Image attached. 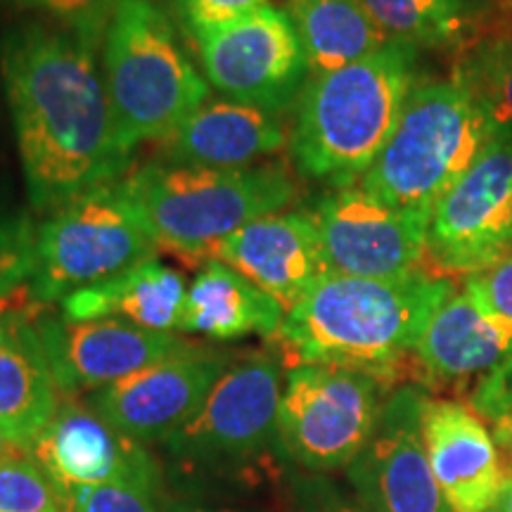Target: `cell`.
Segmentation results:
<instances>
[{
	"label": "cell",
	"instance_id": "2e32d148",
	"mask_svg": "<svg viewBox=\"0 0 512 512\" xmlns=\"http://www.w3.org/2000/svg\"><path fill=\"white\" fill-rule=\"evenodd\" d=\"M207 261H221L273 297L285 313L330 273L311 209H283L261 216L219 245Z\"/></svg>",
	"mask_w": 512,
	"mask_h": 512
},
{
	"label": "cell",
	"instance_id": "52a82bcc",
	"mask_svg": "<svg viewBox=\"0 0 512 512\" xmlns=\"http://www.w3.org/2000/svg\"><path fill=\"white\" fill-rule=\"evenodd\" d=\"M159 245L126 176L74 197L36 228V268L29 294L60 304L83 287L157 259Z\"/></svg>",
	"mask_w": 512,
	"mask_h": 512
},
{
	"label": "cell",
	"instance_id": "3957f363",
	"mask_svg": "<svg viewBox=\"0 0 512 512\" xmlns=\"http://www.w3.org/2000/svg\"><path fill=\"white\" fill-rule=\"evenodd\" d=\"M418 53L392 38L363 60L309 76L290 131L299 174L335 188L368 174L415 88Z\"/></svg>",
	"mask_w": 512,
	"mask_h": 512
},
{
	"label": "cell",
	"instance_id": "8992f818",
	"mask_svg": "<svg viewBox=\"0 0 512 512\" xmlns=\"http://www.w3.org/2000/svg\"><path fill=\"white\" fill-rule=\"evenodd\" d=\"M496 136L453 76L415 83L392 138L358 183L396 207L432 211Z\"/></svg>",
	"mask_w": 512,
	"mask_h": 512
},
{
	"label": "cell",
	"instance_id": "5b68a950",
	"mask_svg": "<svg viewBox=\"0 0 512 512\" xmlns=\"http://www.w3.org/2000/svg\"><path fill=\"white\" fill-rule=\"evenodd\" d=\"M126 183L159 249L204 259L235 230L297 197L290 171L275 164L216 169L159 159L138 166Z\"/></svg>",
	"mask_w": 512,
	"mask_h": 512
},
{
	"label": "cell",
	"instance_id": "6da1fadb",
	"mask_svg": "<svg viewBox=\"0 0 512 512\" xmlns=\"http://www.w3.org/2000/svg\"><path fill=\"white\" fill-rule=\"evenodd\" d=\"M98 53L95 43L46 22L15 24L0 38V74L38 214L126 174L131 155L121 145Z\"/></svg>",
	"mask_w": 512,
	"mask_h": 512
},
{
	"label": "cell",
	"instance_id": "83f0119b",
	"mask_svg": "<svg viewBox=\"0 0 512 512\" xmlns=\"http://www.w3.org/2000/svg\"><path fill=\"white\" fill-rule=\"evenodd\" d=\"M67 512H162V482L131 479L98 486H62Z\"/></svg>",
	"mask_w": 512,
	"mask_h": 512
},
{
	"label": "cell",
	"instance_id": "60d3db41",
	"mask_svg": "<svg viewBox=\"0 0 512 512\" xmlns=\"http://www.w3.org/2000/svg\"><path fill=\"white\" fill-rule=\"evenodd\" d=\"M17 3H22V0H17Z\"/></svg>",
	"mask_w": 512,
	"mask_h": 512
},
{
	"label": "cell",
	"instance_id": "8d00e7d4",
	"mask_svg": "<svg viewBox=\"0 0 512 512\" xmlns=\"http://www.w3.org/2000/svg\"><path fill=\"white\" fill-rule=\"evenodd\" d=\"M162 512H238V510L209 508V505L190 501V498H164Z\"/></svg>",
	"mask_w": 512,
	"mask_h": 512
},
{
	"label": "cell",
	"instance_id": "f546056e",
	"mask_svg": "<svg viewBox=\"0 0 512 512\" xmlns=\"http://www.w3.org/2000/svg\"><path fill=\"white\" fill-rule=\"evenodd\" d=\"M121 3L124 0H22V5L41 10L57 27L74 31L98 48L114 10Z\"/></svg>",
	"mask_w": 512,
	"mask_h": 512
},
{
	"label": "cell",
	"instance_id": "7402d4cb",
	"mask_svg": "<svg viewBox=\"0 0 512 512\" xmlns=\"http://www.w3.org/2000/svg\"><path fill=\"white\" fill-rule=\"evenodd\" d=\"M62 403L31 316H0V425L24 444L48 427Z\"/></svg>",
	"mask_w": 512,
	"mask_h": 512
},
{
	"label": "cell",
	"instance_id": "d4e9b609",
	"mask_svg": "<svg viewBox=\"0 0 512 512\" xmlns=\"http://www.w3.org/2000/svg\"><path fill=\"white\" fill-rule=\"evenodd\" d=\"M380 29L418 50L470 48L486 31V0H363Z\"/></svg>",
	"mask_w": 512,
	"mask_h": 512
},
{
	"label": "cell",
	"instance_id": "e0dca14e",
	"mask_svg": "<svg viewBox=\"0 0 512 512\" xmlns=\"http://www.w3.org/2000/svg\"><path fill=\"white\" fill-rule=\"evenodd\" d=\"M31 456L60 486H98L131 479L162 482V467L145 444L126 437L88 403L62 396L60 408L31 444Z\"/></svg>",
	"mask_w": 512,
	"mask_h": 512
},
{
	"label": "cell",
	"instance_id": "ba28073f",
	"mask_svg": "<svg viewBox=\"0 0 512 512\" xmlns=\"http://www.w3.org/2000/svg\"><path fill=\"white\" fill-rule=\"evenodd\" d=\"M384 384L361 370L297 366L285 377L278 434L285 456L311 472L349 467L380 420Z\"/></svg>",
	"mask_w": 512,
	"mask_h": 512
},
{
	"label": "cell",
	"instance_id": "484cf974",
	"mask_svg": "<svg viewBox=\"0 0 512 512\" xmlns=\"http://www.w3.org/2000/svg\"><path fill=\"white\" fill-rule=\"evenodd\" d=\"M453 79L475 98L496 133L512 136V38L486 31L460 53Z\"/></svg>",
	"mask_w": 512,
	"mask_h": 512
},
{
	"label": "cell",
	"instance_id": "836d02e7",
	"mask_svg": "<svg viewBox=\"0 0 512 512\" xmlns=\"http://www.w3.org/2000/svg\"><path fill=\"white\" fill-rule=\"evenodd\" d=\"M472 411L496 425L512 415V356L494 373L477 382L472 392Z\"/></svg>",
	"mask_w": 512,
	"mask_h": 512
},
{
	"label": "cell",
	"instance_id": "603a6c76",
	"mask_svg": "<svg viewBox=\"0 0 512 512\" xmlns=\"http://www.w3.org/2000/svg\"><path fill=\"white\" fill-rule=\"evenodd\" d=\"M283 320L285 309L273 297L221 261H207L188 285L181 332L233 342L247 335L273 337Z\"/></svg>",
	"mask_w": 512,
	"mask_h": 512
},
{
	"label": "cell",
	"instance_id": "f35d334b",
	"mask_svg": "<svg viewBox=\"0 0 512 512\" xmlns=\"http://www.w3.org/2000/svg\"><path fill=\"white\" fill-rule=\"evenodd\" d=\"M486 512H512V477L505 482L501 496L496 498V503Z\"/></svg>",
	"mask_w": 512,
	"mask_h": 512
},
{
	"label": "cell",
	"instance_id": "44dd1931",
	"mask_svg": "<svg viewBox=\"0 0 512 512\" xmlns=\"http://www.w3.org/2000/svg\"><path fill=\"white\" fill-rule=\"evenodd\" d=\"M188 283L176 268L147 259L128 271L64 297L67 320L117 318L157 332H181Z\"/></svg>",
	"mask_w": 512,
	"mask_h": 512
},
{
	"label": "cell",
	"instance_id": "9a60e30c",
	"mask_svg": "<svg viewBox=\"0 0 512 512\" xmlns=\"http://www.w3.org/2000/svg\"><path fill=\"white\" fill-rule=\"evenodd\" d=\"M233 356L195 344L124 380L88 394L86 403L126 437L152 444L174 434L195 415Z\"/></svg>",
	"mask_w": 512,
	"mask_h": 512
},
{
	"label": "cell",
	"instance_id": "7a4b0ae2",
	"mask_svg": "<svg viewBox=\"0 0 512 512\" xmlns=\"http://www.w3.org/2000/svg\"><path fill=\"white\" fill-rule=\"evenodd\" d=\"M453 290L451 280L427 271L399 280L325 273L268 339L290 368L361 370L384 384Z\"/></svg>",
	"mask_w": 512,
	"mask_h": 512
},
{
	"label": "cell",
	"instance_id": "4316f807",
	"mask_svg": "<svg viewBox=\"0 0 512 512\" xmlns=\"http://www.w3.org/2000/svg\"><path fill=\"white\" fill-rule=\"evenodd\" d=\"M0 512H67L62 486L31 453L0 463Z\"/></svg>",
	"mask_w": 512,
	"mask_h": 512
},
{
	"label": "cell",
	"instance_id": "d590c367",
	"mask_svg": "<svg viewBox=\"0 0 512 512\" xmlns=\"http://www.w3.org/2000/svg\"><path fill=\"white\" fill-rule=\"evenodd\" d=\"M22 453H31V446L24 444L22 439L15 437L10 430H5V427L0 425V463L8 458L22 456Z\"/></svg>",
	"mask_w": 512,
	"mask_h": 512
},
{
	"label": "cell",
	"instance_id": "ac0fdd59",
	"mask_svg": "<svg viewBox=\"0 0 512 512\" xmlns=\"http://www.w3.org/2000/svg\"><path fill=\"white\" fill-rule=\"evenodd\" d=\"M422 439L441 494L453 512H486L501 496L505 467L496 439L465 403L427 399Z\"/></svg>",
	"mask_w": 512,
	"mask_h": 512
},
{
	"label": "cell",
	"instance_id": "e575fe53",
	"mask_svg": "<svg viewBox=\"0 0 512 512\" xmlns=\"http://www.w3.org/2000/svg\"><path fill=\"white\" fill-rule=\"evenodd\" d=\"M486 5H489L486 29L491 34L512 38V0H486Z\"/></svg>",
	"mask_w": 512,
	"mask_h": 512
},
{
	"label": "cell",
	"instance_id": "9c48e42d",
	"mask_svg": "<svg viewBox=\"0 0 512 512\" xmlns=\"http://www.w3.org/2000/svg\"><path fill=\"white\" fill-rule=\"evenodd\" d=\"M283 387L278 356L233 358L195 415L162 444L188 470L238 465L261 456L280 446Z\"/></svg>",
	"mask_w": 512,
	"mask_h": 512
},
{
	"label": "cell",
	"instance_id": "ffe728a7",
	"mask_svg": "<svg viewBox=\"0 0 512 512\" xmlns=\"http://www.w3.org/2000/svg\"><path fill=\"white\" fill-rule=\"evenodd\" d=\"M413 354L434 382H479L512 356V337L465 290H453L432 313Z\"/></svg>",
	"mask_w": 512,
	"mask_h": 512
},
{
	"label": "cell",
	"instance_id": "1f68e13d",
	"mask_svg": "<svg viewBox=\"0 0 512 512\" xmlns=\"http://www.w3.org/2000/svg\"><path fill=\"white\" fill-rule=\"evenodd\" d=\"M166 3L178 27L185 34H195V31L216 29L254 15L268 8L271 0H166Z\"/></svg>",
	"mask_w": 512,
	"mask_h": 512
},
{
	"label": "cell",
	"instance_id": "8fae6325",
	"mask_svg": "<svg viewBox=\"0 0 512 512\" xmlns=\"http://www.w3.org/2000/svg\"><path fill=\"white\" fill-rule=\"evenodd\" d=\"M311 214L330 273L399 280L422 271L432 211L396 207L358 183L325 192Z\"/></svg>",
	"mask_w": 512,
	"mask_h": 512
},
{
	"label": "cell",
	"instance_id": "d6986e66",
	"mask_svg": "<svg viewBox=\"0 0 512 512\" xmlns=\"http://www.w3.org/2000/svg\"><path fill=\"white\" fill-rule=\"evenodd\" d=\"M290 145L283 114L230 98H209L166 138L162 162L245 169Z\"/></svg>",
	"mask_w": 512,
	"mask_h": 512
},
{
	"label": "cell",
	"instance_id": "ab89813d",
	"mask_svg": "<svg viewBox=\"0 0 512 512\" xmlns=\"http://www.w3.org/2000/svg\"><path fill=\"white\" fill-rule=\"evenodd\" d=\"M510 247H512V230H510Z\"/></svg>",
	"mask_w": 512,
	"mask_h": 512
},
{
	"label": "cell",
	"instance_id": "d6a6232c",
	"mask_svg": "<svg viewBox=\"0 0 512 512\" xmlns=\"http://www.w3.org/2000/svg\"><path fill=\"white\" fill-rule=\"evenodd\" d=\"M292 512H373L356 494L323 475L297 477L292 484Z\"/></svg>",
	"mask_w": 512,
	"mask_h": 512
},
{
	"label": "cell",
	"instance_id": "f1b7e54d",
	"mask_svg": "<svg viewBox=\"0 0 512 512\" xmlns=\"http://www.w3.org/2000/svg\"><path fill=\"white\" fill-rule=\"evenodd\" d=\"M36 228L27 211L0 207V299L29 287L34 278Z\"/></svg>",
	"mask_w": 512,
	"mask_h": 512
},
{
	"label": "cell",
	"instance_id": "4fadbf2b",
	"mask_svg": "<svg viewBox=\"0 0 512 512\" xmlns=\"http://www.w3.org/2000/svg\"><path fill=\"white\" fill-rule=\"evenodd\" d=\"M34 325L62 396L91 394L197 344L178 332L145 330L117 318L67 320L41 311Z\"/></svg>",
	"mask_w": 512,
	"mask_h": 512
},
{
	"label": "cell",
	"instance_id": "74e56055",
	"mask_svg": "<svg viewBox=\"0 0 512 512\" xmlns=\"http://www.w3.org/2000/svg\"><path fill=\"white\" fill-rule=\"evenodd\" d=\"M496 444L503 448V451L512 453V415L505 418L503 422H498L496 427Z\"/></svg>",
	"mask_w": 512,
	"mask_h": 512
},
{
	"label": "cell",
	"instance_id": "4dcf8cb0",
	"mask_svg": "<svg viewBox=\"0 0 512 512\" xmlns=\"http://www.w3.org/2000/svg\"><path fill=\"white\" fill-rule=\"evenodd\" d=\"M463 290L512 337V254L484 271L467 275Z\"/></svg>",
	"mask_w": 512,
	"mask_h": 512
},
{
	"label": "cell",
	"instance_id": "277c9868",
	"mask_svg": "<svg viewBox=\"0 0 512 512\" xmlns=\"http://www.w3.org/2000/svg\"><path fill=\"white\" fill-rule=\"evenodd\" d=\"M100 69L128 155L140 143L169 138L209 100L211 86L162 0H124L114 10L102 34Z\"/></svg>",
	"mask_w": 512,
	"mask_h": 512
},
{
	"label": "cell",
	"instance_id": "30bf717a",
	"mask_svg": "<svg viewBox=\"0 0 512 512\" xmlns=\"http://www.w3.org/2000/svg\"><path fill=\"white\" fill-rule=\"evenodd\" d=\"M188 36L204 79L223 98L285 114L311 76L297 31L273 3L238 22Z\"/></svg>",
	"mask_w": 512,
	"mask_h": 512
},
{
	"label": "cell",
	"instance_id": "5bb4252c",
	"mask_svg": "<svg viewBox=\"0 0 512 512\" xmlns=\"http://www.w3.org/2000/svg\"><path fill=\"white\" fill-rule=\"evenodd\" d=\"M425 401L427 396L415 387L389 394L373 437L347 467L354 494L373 512H453L427 460Z\"/></svg>",
	"mask_w": 512,
	"mask_h": 512
},
{
	"label": "cell",
	"instance_id": "7c38bea8",
	"mask_svg": "<svg viewBox=\"0 0 512 512\" xmlns=\"http://www.w3.org/2000/svg\"><path fill=\"white\" fill-rule=\"evenodd\" d=\"M512 136H498L432 209L427 256L441 273H479L512 254Z\"/></svg>",
	"mask_w": 512,
	"mask_h": 512
},
{
	"label": "cell",
	"instance_id": "cb8c5ba5",
	"mask_svg": "<svg viewBox=\"0 0 512 512\" xmlns=\"http://www.w3.org/2000/svg\"><path fill=\"white\" fill-rule=\"evenodd\" d=\"M311 74L339 69L392 41L363 0H283Z\"/></svg>",
	"mask_w": 512,
	"mask_h": 512
}]
</instances>
